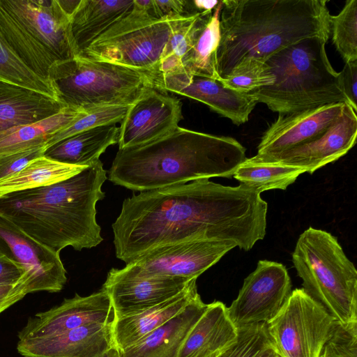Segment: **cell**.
<instances>
[{
  "mask_svg": "<svg viewBox=\"0 0 357 357\" xmlns=\"http://www.w3.org/2000/svg\"><path fill=\"white\" fill-rule=\"evenodd\" d=\"M47 147L40 145L0 156V178L22 169L29 162L45 154Z\"/></svg>",
  "mask_w": 357,
  "mask_h": 357,
  "instance_id": "cell-40",
  "label": "cell"
},
{
  "mask_svg": "<svg viewBox=\"0 0 357 357\" xmlns=\"http://www.w3.org/2000/svg\"><path fill=\"white\" fill-rule=\"evenodd\" d=\"M153 10L158 20L194 15L190 2L185 0H153Z\"/></svg>",
  "mask_w": 357,
  "mask_h": 357,
  "instance_id": "cell-42",
  "label": "cell"
},
{
  "mask_svg": "<svg viewBox=\"0 0 357 357\" xmlns=\"http://www.w3.org/2000/svg\"><path fill=\"white\" fill-rule=\"evenodd\" d=\"M245 152L231 137L178 126L154 141L119 149L108 179L142 192L211 177L229 178L247 158Z\"/></svg>",
  "mask_w": 357,
  "mask_h": 357,
  "instance_id": "cell-3",
  "label": "cell"
},
{
  "mask_svg": "<svg viewBox=\"0 0 357 357\" xmlns=\"http://www.w3.org/2000/svg\"><path fill=\"white\" fill-rule=\"evenodd\" d=\"M154 87L170 91L206 104L211 109L239 126L246 123L257 104L249 93H241L225 86L219 79L177 71L158 76Z\"/></svg>",
  "mask_w": 357,
  "mask_h": 357,
  "instance_id": "cell-18",
  "label": "cell"
},
{
  "mask_svg": "<svg viewBox=\"0 0 357 357\" xmlns=\"http://www.w3.org/2000/svg\"><path fill=\"white\" fill-rule=\"evenodd\" d=\"M228 349V348H227ZM225 349V350H226ZM225 350H223L222 351H220V352H218L215 354H213V356H210V357H222L223 353L225 352Z\"/></svg>",
  "mask_w": 357,
  "mask_h": 357,
  "instance_id": "cell-48",
  "label": "cell"
},
{
  "mask_svg": "<svg viewBox=\"0 0 357 357\" xmlns=\"http://www.w3.org/2000/svg\"><path fill=\"white\" fill-rule=\"evenodd\" d=\"M188 16L160 20L116 38L93 43L79 56L150 73L155 78L165 46Z\"/></svg>",
  "mask_w": 357,
  "mask_h": 357,
  "instance_id": "cell-10",
  "label": "cell"
},
{
  "mask_svg": "<svg viewBox=\"0 0 357 357\" xmlns=\"http://www.w3.org/2000/svg\"><path fill=\"white\" fill-rule=\"evenodd\" d=\"M212 13L203 12L189 15L179 24L165 46L155 78L182 69L199 31Z\"/></svg>",
  "mask_w": 357,
  "mask_h": 357,
  "instance_id": "cell-32",
  "label": "cell"
},
{
  "mask_svg": "<svg viewBox=\"0 0 357 357\" xmlns=\"http://www.w3.org/2000/svg\"><path fill=\"white\" fill-rule=\"evenodd\" d=\"M356 137V112L347 104L342 114L313 140L280 153L256 155L248 159L255 162L278 163L301 167L312 174L347 154L355 145Z\"/></svg>",
  "mask_w": 357,
  "mask_h": 357,
  "instance_id": "cell-16",
  "label": "cell"
},
{
  "mask_svg": "<svg viewBox=\"0 0 357 357\" xmlns=\"http://www.w3.org/2000/svg\"><path fill=\"white\" fill-rule=\"evenodd\" d=\"M183 119L181 102L153 86L129 106L121 121L119 149L142 145L165 136Z\"/></svg>",
  "mask_w": 357,
  "mask_h": 357,
  "instance_id": "cell-14",
  "label": "cell"
},
{
  "mask_svg": "<svg viewBox=\"0 0 357 357\" xmlns=\"http://www.w3.org/2000/svg\"><path fill=\"white\" fill-rule=\"evenodd\" d=\"M158 20H159L156 18L153 10V0H134L132 8L94 43L116 38L146 26Z\"/></svg>",
  "mask_w": 357,
  "mask_h": 357,
  "instance_id": "cell-38",
  "label": "cell"
},
{
  "mask_svg": "<svg viewBox=\"0 0 357 357\" xmlns=\"http://www.w3.org/2000/svg\"><path fill=\"white\" fill-rule=\"evenodd\" d=\"M66 107L43 93L0 80V132L48 118Z\"/></svg>",
  "mask_w": 357,
  "mask_h": 357,
  "instance_id": "cell-24",
  "label": "cell"
},
{
  "mask_svg": "<svg viewBox=\"0 0 357 357\" xmlns=\"http://www.w3.org/2000/svg\"><path fill=\"white\" fill-rule=\"evenodd\" d=\"M129 106L113 105L97 107L87 110L67 128L51 135L47 142V149L56 143L77 133L91 128L110 123L121 122Z\"/></svg>",
  "mask_w": 357,
  "mask_h": 357,
  "instance_id": "cell-36",
  "label": "cell"
},
{
  "mask_svg": "<svg viewBox=\"0 0 357 357\" xmlns=\"http://www.w3.org/2000/svg\"><path fill=\"white\" fill-rule=\"evenodd\" d=\"M86 167L62 163L41 155L29 162L20 170L0 178V198L59 183Z\"/></svg>",
  "mask_w": 357,
  "mask_h": 357,
  "instance_id": "cell-28",
  "label": "cell"
},
{
  "mask_svg": "<svg viewBox=\"0 0 357 357\" xmlns=\"http://www.w3.org/2000/svg\"><path fill=\"white\" fill-rule=\"evenodd\" d=\"M86 112L67 106L48 118L1 132L0 156L45 145L51 135L71 125Z\"/></svg>",
  "mask_w": 357,
  "mask_h": 357,
  "instance_id": "cell-27",
  "label": "cell"
},
{
  "mask_svg": "<svg viewBox=\"0 0 357 357\" xmlns=\"http://www.w3.org/2000/svg\"><path fill=\"white\" fill-rule=\"evenodd\" d=\"M0 33L13 52L31 70L50 80L49 73L54 61L42 45L1 4Z\"/></svg>",
  "mask_w": 357,
  "mask_h": 357,
  "instance_id": "cell-29",
  "label": "cell"
},
{
  "mask_svg": "<svg viewBox=\"0 0 357 357\" xmlns=\"http://www.w3.org/2000/svg\"><path fill=\"white\" fill-rule=\"evenodd\" d=\"M165 276H144L127 266L112 268L102 289L108 294L113 318L141 312L182 291L193 280Z\"/></svg>",
  "mask_w": 357,
  "mask_h": 357,
  "instance_id": "cell-15",
  "label": "cell"
},
{
  "mask_svg": "<svg viewBox=\"0 0 357 357\" xmlns=\"http://www.w3.org/2000/svg\"><path fill=\"white\" fill-rule=\"evenodd\" d=\"M208 304L198 294L183 310L130 347L119 351L121 357H178L189 332Z\"/></svg>",
  "mask_w": 357,
  "mask_h": 357,
  "instance_id": "cell-22",
  "label": "cell"
},
{
  "mask_svg": "<svg viewBox=\"0 0 357 357\" xmlns=\"http://www.w3.org/2000/svg\"><path fill=\"white\" fill-rule=\"evenodd\" d=\"M29 275L25 272L17 282L0 285V314L29 294Z\"/></svg>",
  "mask_w": 357,
  "mask_h": 357,
  "instance_id": "cell-41",
  "label": "cell"
},
{
  "mask_svg": "<svg viewBox=\"0 0 357 357\" xmlns=\"http://www.w3.org/2000/svg\"><path fill=\"white\" fill-rule=\"evenodd\" d=\"M112 319L111 301L104 289L86 296L76 294L60 305L29 317L18 333V339L56 335L87 324H106Z\"/></svg>",
  "mask_w": 357,
  "mask_h": 357,
  "instance_id": "cell-17",
  "label": "cell"
},
{
  "mask_svg": "<svg viewBox=\"0 0 357 357\" xmlns=\"http://www.w3.org/2000/svg\"><path fill=\"white\" fill-rule=\"evenodd\" d=\"M326 0H223L217 70L225 78L242 60L266 61L304 39L330 38Z\"/></svg>",
  "mask_w": 357,
  "mask_h": 357,
  "instance_id": "cell-4",
  "label": "cell"
},
{
  "mask_svg": "<svg viewBox=\"0 0 357 357\" xmlns=\"http://www.w3.org/2000/svg\"><path fill=\"white\" fill-rule=\"evenodd\" d=\"M100 357H121L119 350L114 347H112L106 353L100 356Z\"/></svg>",
  "mask_w": 357,
  "mask_h": 357,
  "instance_id": "cell-46",
  "label": "cell"
},
{
  "mask_svg": "<svg viewBox=\"0 0 357 357\" xmlns=\"http://www.w3.org/2000/svg\"><path fill=\"white\" fill-rule=\"evenodd\" d=\"M197 279L176 296L141 312L113 318V347L122 351L135 344L183 310L199 294Z\"/></svg>",
  "mask_w": 357,
  "mask_h": 357,
  "instance_id": "cell-21",
  "label": "cell"
},
{
  "mask_svg": "<svg viewBox=\"0 0 357 357\" xmlns=\"http://www.w3.org/2000/svg\"><path fill=\"white\" fill-rule=\"evenodd\" d=\"M132 6V0H80L70 15L71 33L78 56Z\"/></svg>",
  "mask_w": 357,
  "mask_h": 357,
  "instance_id": "cell-25",
  "label": "cell"
},
{
  "mask_svg": "<svg viewBox=\"0 0 357 357\" xmlns=\"http://www.w3.org/2000/svg\"><path fill=\"white\" fill-rule=\"evenodd\" d=\"M266 357H280L277 353L275 352V351L274 349H273L269 354L268 355L266 356Z\"/></svg>",
  "mask_w": 357,
  "mask_h": 357,
  "instance_id": "cell-47",
  "label": "cell"
},
{
  "mask_svg": "<svg viewBox=\"0 0 357 357\" xmlns=\"http://www.w3.org/2000/svg\"><path fill=\"white\" fill-rule=\"evenodd\" d=\"M59 99L84 111L130 106L153 86V74L118 64L77 56L54 63L49 73Z\"/></svg>",
  "mask_w": 357,
  "mask_h": 357,
  "instance_id": "cell-7",
  "label": "cell"
},
{
  "mask_svg": "<svg viewBox=\"0 0 357 357\" xmlns=\"http://www.w3.org/2000/svg\"><path fill=\"white\" fill-rule=\"evenodd\" d=\"M238 329L236 342L222 357H266L273 347L268 336L266 324H257Z\"/></svg>",
  "mask_w": 357,
  "mask_h": 357,
  "instance_id": "cell-37",
  "label": "cell"
},
{
  "mask_svg": "<svg viewBox=\"0 0 357 357\" xmlns=\"http://www.w3.org/2000/svg\"><path fill=\"white\" fill-rule=\"evenodd\" d=\"M292 261L311 298L336 321L357 322V271L336 237L309 227L298 238Z\"/></svg>",
  "mask_w": 357,
  "mask_h": 357,
  "instance_id": "cell-6",
  "label": "cell"
},
{
  "mask_svg": "<svg viewBox=\"0 0 357 357\" xmlns=\"http://www.w3.org/2000/svg\"><path fill=\"white\" fill-rule=\"evenodd\" d=\"M25 272L23 267L0 253V285L17 282Z\"/></svg>",
  "mask_w": 357,
  "mask_h": 357,
  "instance_id": "cell-44",
  "label": "cell"
},
{
  "mask_svg": "<svg viewBox=\"0 0 357 357\" xmlns=\"http://www.w3.org/2000/svg\"><path fill=\"white\" fill-rule=\"evenodd\" d=\"M342 75L344 94L349 105L357 112V60L344 63Z\"/></svg>",
  "mask_w": 357,
  "mask_h": 357,
  "instance_id": "cell-43",
  "label": "cell"
},
{
  "mask_svg": "<svg viewBox=\"0 0 357 357\" xmlns=\"http://www.w3.org/2000/svg\"><path fill=\"white\" fill-rule=\"evenodd\" d=\"M220 1H190L191 5L195 13L212 12L214 8L219 4Z\"/></svg>",
  "mask_w": 357,
  "mask_h": 357,
  "instance_id": "cell-45",
  "label": "cell"
},
{
  "mask_svg": "<svg viewBox=\"0 0 357 357\" xmlns=\"http://www.w3.org/2000/svg\"><path fill=\"white\" fill-rule=\"evenodd\" d=\"M112 321L84 325L56 335L19 340L17 350L24 357H100L113 347Z\"/></svg>",
  "mask_w": 357,
  "mask_h": 357,
  "instance_id": "cell-20",
  "label": "cell"
},
{
  "mask_svg": "<svg viewBox=\"0 0 357 357\" xmlns=\"http://www.w3.org/2000/svg\"><path fill=\"white\" fill-rule=\"evenodd\" d=\"M319 357H357V322L335 321Z\"/></svg>",
  "mask_w": 357,
  "mask_h": 357,
  "instance_id": "cell-39",
  "label": "cell"
},
{
  "mask_svg": "<svg viewBox=\"0 0 357 357\" xmlns=\"http://www.w3.org/2000/svg\"><path fill=\"white\" fill-rule=\"evenodd\" d=\"M236 245L229 241L195 240L155 247L126 264L137 274L193 279Z\"/></svg>",
  "mask_w": 357,
  "mask_h": 357,
  "instance_id": "cell-11",
  "label": "cell"
},
{
  "mask_svg": "<svg viewBox=\"0 0 357 357\" xmlns=\"http://www.w3.org/2000/svg\"><path fill=\"white\" fill-rule=\"evenodd\" d=\"M345 102L279 114L264 132L257 146V155L280 153L313 140L321 135L343 113Z\"/></svg>",
  "mask_w": 357,
  "mask_h": 357,
  "instance_id": "cell-19",
  "label": "cell"
},
{
  "mask_svg": "<svg viewBox=\"0 0 357 357\" xmlns=\"http://www.w3.org/2000/svg\"><path fill=\"white\" fill-rule=\"evenodd\" d=\"M238 329L227 313V307L214 301L193 326L178 353V357H210L234 344Z\"/></svg>",
  "mask_w": 357,
  "mask_h": 357,
  "instance_id": "cell-23",
  "label": "cell"
},
{
  "mask_svg": "<svg viewBox=\"0 0 357 357\" xmlns=\"http://www.w3.org/2000/svg\"><path fill=\"white\" fill-rule=\"evenodd\" d=\"M221 9L222 1L214 8L211 15L199 31L192 49L182 69L178 71H183L192 75L220 79L217 70V51L220 40Z\"/></svg>",
  "mask_w": 357,
  "mask_h": 357,
  "instance_id": "cell-30",
  "label": "cell"
},
{
  "mask_svg": "<svg viewBox=\"0 0 357 357\" xmlns=\"http://www.w3.org/2000/svg\"><path fill=\"white\" fill-rule=\"evenodd\" d=\"M330 36L344 63L357 60V1L348 0L330 17Z\"/></svg>",
  "mask_w": 357,
  "mask_h": 357,
  "instance_id": "cell-34",
  "label": "cell"
},
{
  "mask_svg": "<svg viewBox=\"0 0 357 357\" xmlns=\"http://www.w3.org/2000/svg\"><path fill=\"white\" fill-rule=\"evenodd\" d=\"M0 253L24 268L30 276L28 292H59L66 271L57 252L36 241L0 215Z\"/></svg>",
  "mask_w": 357,
  "mask_h": 357,
  "instance_id": "cell-13",
  "label": "cell"
},
{
  "mask_svg": "<svg viewBox=\"0 0 357 357\" xmlns=\"http://www.w3.org/2000/svg\"><path fill=\"white\" fill-rule=\"evenodd\" d=\"M0 4L42 45L55 63L78 56L70 16L59 0H0Z\"/></svg>",
  "mask_w": 357,
  "mask_h": 357,
  "instance_id": "cell-12",
  "label": "cell"
},
{
  "mask_svg": "<svg viewBox=\"0 0 357 357\" xmlns=\"http://www.w3.org/2000/svg\"><path fill=\"white\" fill-rule=\"evenodd\" d=\"M119 132L116 123L97 126L62 139L49 147L44 155L62 163L88 167L107 147L118 143Z\"/></svg>",
  "mask_w": 357,
  "mask_h": 357,
  "instance_id": "cell-26",
  "label": "cell"
},
{
  "mask_svg": "<svg viewBox=\"0 0 357 357\" xmlns=\"http://www.w3.org/2000/svg\"><path fill=\"white\" fill-rule=\"evenodd\" d=\"M219 80L226 87L248 93L273 85L275 77L266 62L252 58L240 61L225 78Z\"/></svg>",
  "mask_w": 357,
  "mask_h": 357,
  "instance_id": "cell-35",
  "label": "cell"
},
{
  "mask_svg": "<svg viewBox=\"0 0 357 357\" xmlns=\"http://www.w3.org/2000/svg\"><path fill=\"white\" fill-rule=\"evenodd\" d=\"M335 321L300 288L291 291L266 328L280 357H319Z\"/></svg>",
  "mask_w": 357,
  "mask_h": 357,
  "instance_id": "cell-8",
  "label": "cell"
},
{
  "mask_svg": "<svg viewBox=\"0 0 357 357\" xmlns=\"http://www.w3.org/2000/svg\"><path fill=\"white\" fill-rule=\"evenodd\" d=\"M327 39H304L270 56L265 62L275 81L250 92L257 103L278 114H289L334 102L349 105L342 75L332 66Z\"/></svg>",
  "mask_w": 357,
  "mask_h": 357,
  "instance_id": "cell-5",
  "label": "cell"
},
{
  "mask_svg": "<svg viewBox=\"0 0 357 357\" xmlns=\"http://www.w3.org/2000/svg\"><path fill=\"white\" fill-rule=\"evenodd\" d=\"M107 171L99 160L59 183L0 198V215L57 252L92 248L103 238L96 206L105 197Z\"/></svg>",
  "mask_w": 357,
  "mask_h": 357,
  "instance_id": "cell-2",
  "label": "cell"
},
{
  "mask_svg": "<svg viewBox=\"0 0 357 357\" xmlns=\"http://www.w3.org/2000/svg\"><path fill=\"white\" fill-rule=\"evenodd\" d=\"M268 204L242 183L208 178L140 192L125 199L112 224L116 257L128 264L155 247L182 241H229L248 251L266 235Z\"/></svg>",
  "mask_w": 357,
  "mask_h": 357,
  "instance_id": "cell-1",
  "label": "cell"
},
{
  "mask_svg": "<svg viewBox=\"0 0 357 357\" xmlns=\"http://www.w3.org/2000/svg\"><path fill=\"white\" fill-rule=\"evenodd\" d=\"M291 291V279L283 264L259 260L227 307L229 317L237 328L266 324L280 312Z\"/></svg>",
  "mask_w": 357,
  "mask_h": 357,
  "instance_id": "cell-9",
  "label": "cell"
},
{
  "mask_svg": "<svg viewBox=\"0 0 357 357\" xmlns=\"http://www.w3.org/2000/svg\"><path fill=\"white\" fill-rule=\"evenodd\" d=\"M305 169L278 163L255 162L246 158L233 174L236 180L261 193L266 190H286Z\"/></svg>",
  "mask_w": 357,
  "mask_h": 357,
  "instance_id": "cell-31",
  "label": "cell"
},
{
  "mask_svg": "<svg viewBox=\"0 0 357 357\" xmlns=\"http://www.w3.org/2000/svg\"><path fill=\"white\" fill-rule=\"evenodd\" d=\"M0 80L36 91L59 100L52 82L31 70L13 52L1 33Z\"/></svg>",
  "mask_w": 357,
  "mask_h": 357,
  "instance_id": "cell-33",
  "label": "cell"
}]
</instances>
